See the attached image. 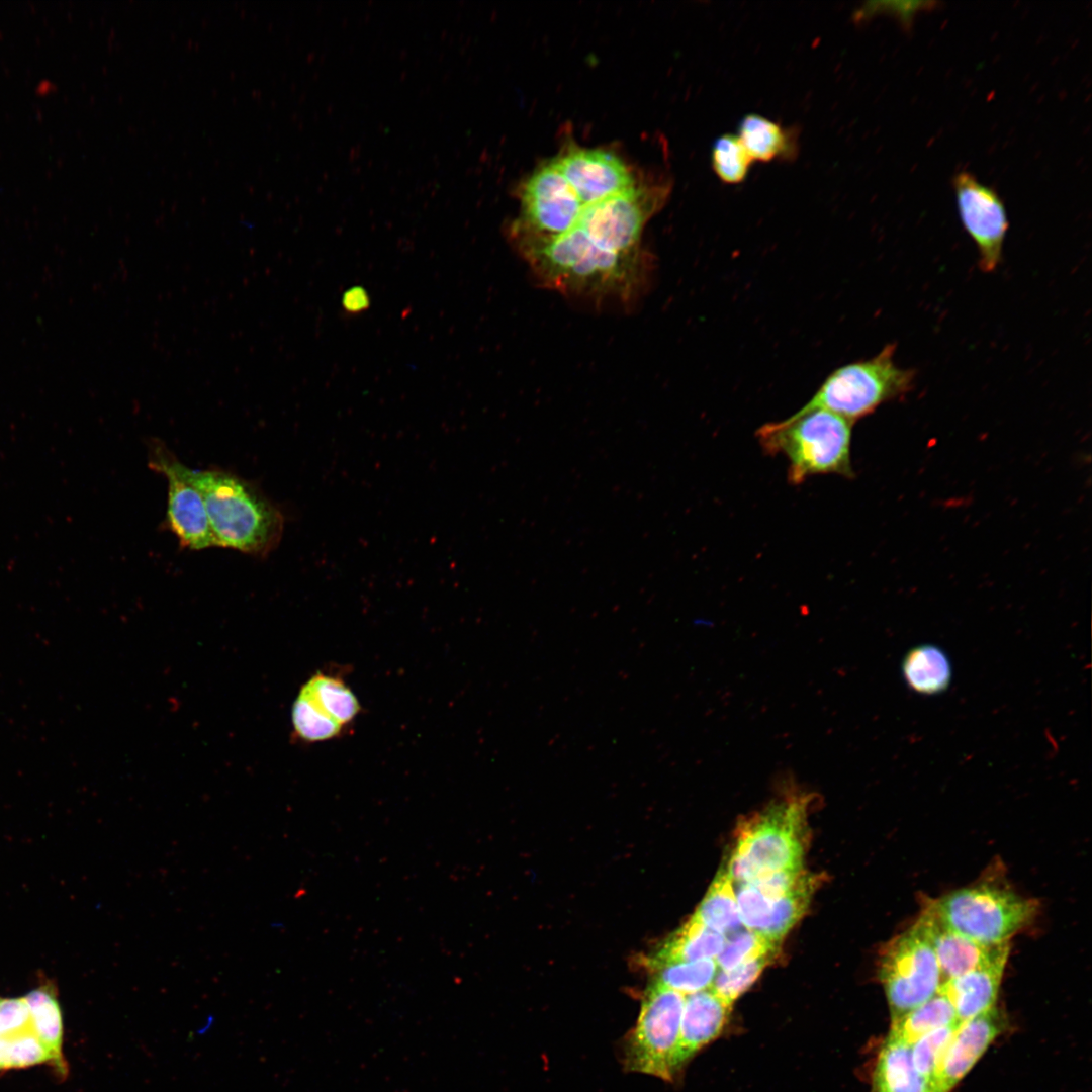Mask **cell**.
I'll list each match as a JSON object with an SVG mask.
<instances>
[{
	"instance_id": "obj_1",
	"label": "cell",
	"mask_w": 1092,
	"mask_h": 1092,
	"mask_svg": "<svg viewBox=\"0 0 1092 1092\" xmlns=\"http://www.w3.org/2000/svg\"><path fill=\"white\" fill-rule=\"evenodd\" d=\"M511 242L542 286L596 303H632L645 290L653 267L648 251H606L576 223L556 237Z\"/></svg>"
},
{
	"instance_id": "obj_2",
	"label": "cell",
	"mask_w": 1092,
	"mask_h": 1092,
	"mask_svg": "<svg viewBox=\"0 0 1092 1092\" xmlns=\"http://www.w3.org/2000/svg\"><path fill=\"white\" fill-rule=\"evenodd\" d=\"M216 546L257 557L274 551L283 536V511L258 486L221 468L192 469Z\"/></svg>"
},
{
	"instance_id": "obj_3",
	"label": "cell",
	"mask_w": 1092,
	"mask_h": 1092,
	"mask_svg": "<svg viewBox=\"0 0 1092 1092\" xmlns=\"http://www.w3.org/2000/svg\"><path fill=\"white\" fill-rule=\"evenodd\" d=\"M811 795L794 785L744 818L724 866L733 882L749 883L777 871L802 869Z\"/></svg>"
},
{
	"instance_id": "obj_4",
	"label": "cell",
	"mask_w": 1092,
	"mask_h": 1092,
	"mask_svg": "<svg viewBox=\"0 0 1092 1092\" xmlns=\"http://www.w3.org/2000/svg\"><path fill=\"white\" fill-rule=\"evenodd\" d=\"M852 426L851 421L818 408L766 423L756 431V437L765 453L787 458L788 480L798 485L815 474L853 476Z\"/></svg>"
},
{
	"instance_id": "obj_5",
	"label": "cell",
	"mask_w": 1092,
	"mask_h": 1092,
	"mask_svg": "<svg viewBox=\"0 0 1092 1092\" xmlns=\"http://www.w3.org/2000/svg\"><path fill=\"white\" fill-rule=\"evenodd\" d=\"M949 929L986 945L1008 943L1038 910L1004 881L985 878L926 903Z\"/></svg>"
},
{
	"instance_id": "obj_6",
	"label": "cell",
	"mask_w": 1092,
	"mask_h": 1092,
	"mask_svg": "<svg viewBox=\"0 0 1092 1092\" xmlns=\"http://www.w3.org/2000/svg\"><path fill=\"white\" fill-rule=\"evenodd\" d=\"M895 351L896 344L889 343L869 359L839 366L797 412L826 410L854 423L904 395L912 389L916 372L898 367Z\"/></svg>"
},
{
	"instance_id": "obj_7",
	"label": "cell",
	"mask_w": 1092,
	"mask_h": 1092,
	"mask_svg": "<svg viewBox=\"0 0 1092 1092\" xmlns=\"http://www.w3.org/2000/svg\"><path fill=\"white\" fill-rule=\"evenodd\" d=\"M878 974L889 1004L891 1022L939 991L942 984L940 968L917 919L883 947Z\"/></svg>"
},
{
	"instance_id": "obj_8",
	"label": "cell",
	"mask_w": 1092,
	"mask_h": 1092,
	"mask_svg": "<svg viewBox=\"0 0 1092 1092\" xmlns=\"http://www.w3.org/2000/svg\"><path fill=\"white\" fill-rule=\"evenodd\" d=\"M685 995L653 982L642 1001L636 1025L624 1045L625 1067L663 1080L676 1073Z\"/></svg>"
},
{
	"instance_id": "obj_9",
	"label": "cell",
	"mask_w": 1092,
	"mask_h": 1092,
	"mask_svg": "<svg viewBox=\"0 0 1092 1092\" xmlns=\"http://www.w3.org/2000/svg\"><path fill=\"white\" fill-rule=\"evenodd\" d=\"M665 189L644 193L634 187L585 206L576 224L599 247L629 254L644 250L641 236L648 218L665 199Z\"/></svg>"
},
{
	"instance_id": "obj_10",
	"label": "cell",
	"mask_w": 1092,
	"mask_h": 1092,
	"mask_svg": "<svg viewBox=\"0 0 1092 1092\" xmlns=\"http://www.w3.org/2000/svg\"><path fill=\"white\" fill-rule=\"evenodd\" d=\"M521 200L522 217L511 228V240L559 236L576 223L584 208L553 162L527 180Z\"/></svg>"
},
{
	"instance_id": "obj_11",
	"label": "cell",
	"mask_w": 1092,
	"mask_h": 1092,
	"mask_svg": "<svg viewBox=\"0 0 1092 1092\" xmlns=\"http://www.w3.org/2000/svg\"><path fill=\"white\" fill-rule=\"evenodd\" d=\"M148 464L168 482L166 523L180 544L190 550L216 546L202 494L190 477V468L156 439L148 443Z\"/></svg>"
},
{
	"instance_id": "obj_12",
	"label": "cell",
	"mask_w": 1092,
	"mask_h": 1092,
	"mask_svg": "<svg viewBox=\"0 0 1092 1092\" xmlns=\"http://www.w3.org/2000/svg\"><path fill=\"white\" fill-rule=\"evenodd\" d=\"M952 186L961 221L978 250L979 268L993 272L1002 261L1009 228L1004 202L994 188L967 171L954 175Z\"/></svg>"
},
{
	"instance_id": "obj_13",
	"label": "cell",
	"mask_w": 1092,
	"mask_h": 1092,
	"mask_svg": "<svg viewBox=\"0 0 1092 1092\" xmlns=\"http://www.w3.org/2000/svg\"><path fill=\"white\" fill-rule=\"evenodd\" d=\"M817 882L815 876L803 873L788 893L774 899L749 883L739 884L735 894L742 926L779 944L805 913Z\"/></svg>"
},
{
	"instance_id": "obj_14",
	"label": "cell",
	"mask_w": 1092,
	"mask_h": 1092,
	"mask_svg": "<svg viewBox=\"0 0 1092 1092\" xmlns=\"http://www.w3.org/2000/svg\"><path fill=\"white\" fill-rule=\"evenodd\" d=\"M553 163L584 207L634 187L628 168L607 151L572 149Z\"/></svg>"
},
{
	"instance_id": "obj_15",
	"label": "cell",
	"mask_w": 1092,
	"mask_h": 1092,
	"mask_svg": "<svg viewBox=\"0 0 1092 1092\" xmlns=\"http://www.w3.org/2000/svg\"><path fill=\"white\" fill-rule=\"evenodd\" d=\"M1006 1027L996 1007L960 1023L939 1063L931 1092H950Z\"/></svg>"
},
{
	"instance_id": "obj_16",
	"label": "cell",
	"mask_w": 1092,
	"mask_h": 1092,
	"mask_svg": "<svg viewBox=\"0 0 1092 1092\" xmlns=\"http://www.w3.org/2000/svg\"><path fill=\"white\" fill-rule=\"evenodd\" d=\"M937 959L942 983L982 966L1005 951L1010 943L986 945L946 927L925 904L917 918Z\"/></svg>"
},
{
	"instance_id": "obj_17",
	"label": "cell",
	"mask_w": 1092,
	"mask_h": 1092,
	"mask_svg": "<svg viewBox=\"0 0 1092 1092\" xmlns=\"http://www.w3.org/2000/svg\"><path fill=\"white\" fill-rule=\"evenodd\" d=\"M731 1006L710 988L685 996L679 1042L675 1056L676 1072L704 1045L722 1031Z\"/></svg>"
},
{
	"instance_id": "obj_18",
	"label": "cell",
	"mask_w": 1092,
	"mask_h": 1092,
	"mask_svg": "<svg viewBox=\"0 0 1092 1092\" xmlns=\"http://www.w3.org/2000/svg\"><path fill=\"white\" fill-rule=\"evenodd\" d=\"M1009 951L941 984L960 1022L995 1007Z\"/></svg>"
},
{
	"instance_id": "obj_19",
	"label": "cell",
	"mask_w": 1092,
	"mask_h": 1092,
	"mask_svg": "<svg viewBox=\"0 0 1092 1092\" xmlns=\"http://www.w3.org/2000/svg\"><path fill=\"white\" fill-rule=\"evenodd\" d=\"M737 135L753 162L792 161L798 154L797 131L760 114H746Z\"/></svg>"
},
{
	"instance_id": "obj_20",
	"label": "cell",
	"mask_w": 1092,
	"mask_h": 1092,
	"mask_svg": "<svg viewBox=\"0 0 1092 1092\" xmlns=\"http://www.w3.org/2000/svg\"><path fill=\"white\" fill-rule=\"evenodd\" d=\"M872 1092H929L914 1067L910 1044L891 1034L887 1036L877 1058Z\"/></svg>"
},
{
	"instance_id": "obj_21",
	"label": "cell",
	"mask_w": 1092,
	"mask_h": 1092,
	"mask_svg": "<svg viewBox=\"0 0 1092 1092\" xmlns=\"http://www.w3.org/2000/svg\"><path fill=\"white\" fill-rule=\"evenodd\" d=\"M725 936L692 916L676 930L649 961L650 966L671 962L715 960Z\"/></svg>"
},
{
	"instance_id": "obj_22",
	"label": "cell",
	"mask_w": 1092,
	"mask_h": 1092,
	"mask_svg": "<svg viewBox=\"0 0 1092 1092\" xmlns=\"http://www.w3.org/2000/svg\"><path fill=\"white\" fill-rule=\"evenodd\" d=\"M901 669L907 687L922 695L942 693L952 677L948 656L932 644L911 648L903 658Z\"/></svg>"
},
{
	"instance_id": "obj_23",
	"label": "cell",
	"mask_w": 1092,
	"mask_h": 1092,
	"mask_svg": "<svg viewBox=\"0 0 1092 1092\" xmlns=\"http://www.w3.org/2000/svg\"><path fill=\"white\" fill-rule=\"evenodd\" d=\"M28 1005L32 1032L49 1051L53 1065L61 1075L68 1068L63 1056V1020L55 988L39 986L24 996Z\"/></svg>"
},
{
	"instance_id": "obj_24",
	"label": "cell",
	"mask_w": 1092,
	"mask_h": 1092,
	"mask_svg": "<svg viewBox=\"0 0 1092 1092\" xmlns=\"http://www.w3.org/2000/svg\"><path fill=\"white\" fill-rule=\"evenodd\" d=\"M693 916L724 936L742 926L733 881L725 867L714 878Z\"/></svg>"
},
{
	"instance_id": "obj_25",
	"label": "cell",
	"mask_w": 1092,
	"mask_h": 1092,
	"mask_svg": "<svg viewBox=\"0 0 1092 1092\" xmlns=\"http://www.w3.org/2000/svg\"><path fill=\"white\" fill-rule=\"evenodd\" d=\"M956 1022H960L956 1011L939 989L926 1002L891 1022L889 1034L911 1045L926 1033Z\"/></svg>"
},
{
	"instance_id": "obj_26",
	"label": "cell",
	"mask_w": 1092,
	"mask_h": 1092,
	"mask_svg": "<svg viewBox=\"0 0 1092 1092\" xmlns=\"http://www.w3.org/2000/svg\"><path fill=\"white\" fill-rule=\"evenodd\" d=\"M303 687L323 711L343 727L361 711L355 694L341 678L318 671Z\"/></svg>"
},
{
	"instance_id": "obj_27",
	"label": "cell",
	"mask_w": 1092,
	"mask_h": 1092,
	"mask_svg": "<svg viewBox=\"0 0 1092 1092\" xmlns=\"http://www.w3.org/2000/svg\"><path fill=\"white\" fill-rule=\"evenodd\" d=\"M655 980L662 986L682 995L709 989L718 971L713 959L694 962H671L651 966Z\"/></svg>"
},
{
	"instance_id": "obj_28",
	"label": "cell",
	"mask_w": 1092,
	"mask_h": 1092,
	"mask_svg": "<svg viewBox=\"0 0 1092 1092\" xmlns=\"http://www.w3.org/2000/svg\"><path fill=\"white\" fill-rule=\"evenodd\" d=\"M291 712L294 732L305 742L332 739L339 736L343 729L342 725L323 711L303 686L293 703Z\"/></svg>"
},
{
	"instance_id": "obj_29",
	"label": "cell",
	"mask_w": 1092,
	"mask_h": 1092,
	"mask_svg": "<svg viewBox=\"0 0 1092 1092\" xmlns=\"http://www.w3.org/2000/svg\"><path fill=\"white\" fill-rule=\"evenodd\" d=\"M711 164L722 182L734 185L747 178L753 161L737 134L725 133L712 145Z\"/></svg>"
},
{
	"instance_id": "obj_30",
	"label": "cell",
	"mask_w": 1092,
	"mask_h": 1092,
	"mask_svg": "<svg viewBox=\"0 0 1092 1092\" xmlns=\"http://www.w3.org/2000/svg\"><path fill=\"white\" fill-rule=\"evenodd\" d=\"M778 946L779 944L741 926L725 935L723 946L715 961L719 970H730L760 956L777 952Z\"/></svg>"
},
{
	"instance_id": "obj_31",
	"label": "cell",
	"mask_w": 1092,
	"mask_h": 1092,
	"mask_svg": "<svg viewBox=\"0 0 1092 1092\" xmlns=\"http://www.w3.org/2000/svg\"><path fill=\"white\" fill-rule=\"evenodd\" d=\"M775 954L760 956L730 970H718L710 989L732 1007L735 1000L757 980Z\"/></svg>"
},
{
	"instance_id": "obj_32",
	"label": "cell",
	"mask_w": 1092,
	"mask_h": 1092,
	"mask_svg": "<svg viewBox=\"0 0 1092 1092\" xmlns=\"http://www.w3.org/2000/svg\"><path fill=\"white\" fill-rule=\"evenodd\" d=\"M961 1022L934 1029L911 1044V1057L917 1072L931 1092L936 1072L953 1033Z\"/></svg>"
},
{
	"instance_id": "obj_33",
	"label": "cell",
	"mask_w": 1092,
	"mask_h": 1092,
	"mask_svg": "<svg viewBox=\"0 0 1092 1092\" xmlns=\"http://www.w3.org/2000/svg\"><path fill=\"white\" fill-rule=\"evenodd\" d=\"M936 2H869L864 3L855 13L857 21L866 20L874 15L887 13L893 14L905 29H910L915 15L921 10L931 9Z\"/></svg>"
},
{
	"instance_id": "obj_34",
	"label": "cell",
	"mask_w": 1092,
	"mask_h": 1092,
	"mask_svg": "<svg viewBox=\"0 0 1092 1092\" xmlns=\"http://www.w3.org/2000/svg\"><path fill=\"white\" fill-rule=\"evenodd\" d=\"M32 1032L28 1005L24 996L0 997V1038H12Z\"/></svg>"
},
{
	"instance_id": "obj_35",
	"label": "cell",
	"mask_w": 1092,
	"mask_h": 1092,
	"mask_svg": "<svg viewBox=\"0 0 1092 1092\" xmlns=\"http://www.w3.org/2000/svg\"><path fill=\"white\" fill-rule=\"evenodd\" d=\"M46 1062L53 1065V1058L33 1032H25L11 1038L10 1068H25Z\"/></svg>"
},
{
	"instance_id": "obj_36",
	"label": "cell",
	"mask_w": 1092,
	"mask_h": 1092,
	"mask_svg": "<svg viewBox=\"0 0 1092 1092\" xmlns=\"http://www.w3.org/2000/svg\"><path fill=\"white\" fill-rule=\"evenodd\" d=\"M341 305L346 313L358 314L369 307L370 298L362 286H353L343 293Z\"/></svg>"
}]
</instances>
